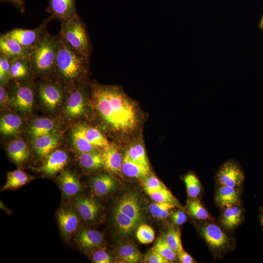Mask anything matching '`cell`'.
Wrapping results in <instances>:
<instances>
[{
  "label": "cell",
  "instance_id": "cell-19",
  "mask_svg": "<svg viewBox=\"0 0 263 263\" xmlns=\"http://www.w3.org/2000/svg\"><path fill=\"white\" fill-rule=\"evenodd\" d=\"M59 143L58 136L54 133L34 138L33 148L41 158L48 156Z\"/></svg>",
  "mask_w": 263,
  "mask_h": 263
},
{
  "label": "cell",
  "instance_id": "cell-33",
  "mask_svg": "<svg viewBox=\"0 0 263 263\" xmlns=\"http://www.w3.org/2000/svg\"><path fill=\"white\" fill-rule=\"evenodd\" d=\"M242 211L238 207L232 206L226 207L222 218V223L228 228L237 226L241 221Z\"/></svg>",
  "mask_w": 263,
  "mask_h": 263
},
{
  "label": "cell",
  "instance_id": "cell-18",
  "mask_svg": "<svg viewBox=\"0 0 263 263\" xmlns=\"http://www.w3.org/2000/svg\"><path fill=\"white\" fill-rule=\"evenodd\" d=\"M58 182L62 193L66 197L75 196L82 190V186L78 179L69 170H66L61 173Z\"/></svg>",
  "mask_w": 263,
  "mask_h": 263
},
{
  "label": "cell",
  "instance_id": "cell-17",
  "mask_svg": "<svg viewBox=\"0 0 263 263\" xmlns=\"http://www.w3.org/2000/svg\"><path fill=\"white\" fill-rule=\"evenodd\" d=\"M201 231L206 241L213 248L222 247L228 242L225 234L219 226L214 224H208L204 225Z\"/></svg>",
  "mask_w": 263,
  "mask_h": 263
},
{
  "label": "cell",
  "instance_id": "cell-36",
  "mask_svg": "<svg viewBox=\"0 0 263 263\" xmlns=\"http://www.w3.org/2000/svg\"><path fill=\"white\" fill-rule=\"evenodd\" d=\"M164 238L168 245L177 254L183 249L179 229L169 227Z\"/></svg>",
  "mask_w": 263,
  "mask_h": 263
},
{
  "label": "cell",
  "instance_id": "cell-15",
  "mask_svg": "<svg viewBox=\"0 0 263 263\" xmlns=\"http://www.w3.org/2000/svg\"><path fill=\"white\" fill-rule=\"evenodd\" d=\"M85 95L83 88L75 87L69 95L65 108L67 115L72 118L81 115L84 112Z\"/></svg>",
  "mask_w": 263,
  "mask_h": 263
},
{
  "label": "cell",
  "instance_id": "cell-38",
  "mask_svg": "<svg viewBox=\"0 0 263 263\" xmlns=\"http://www.w3.org/2000/svg\"><path fill=\"white\" fill-rule=\"evenodd\" d=\"M175 206L168 203L156 202L150 204L149 210L153 217L157 219L166 218L169 214V211Z\"/></svg>",
  "mask_w": 263,
  "mask_h": 263
},
{
  "label": "cell",
  "instance_id": "cell-24",
  "mask_svg": "<svg viewBox=\"0 0 263 263\" xmlns=\"http://www.w3.org/2000/svg\"><path fill=\"white\" fill-rule=\"evenodd\" d=\"M121 170L125 175L132 178L146 177L150 171V167H146L132 160L126 153L123 157Z\"/></svg>",
  "mask_w": 263,
  "mask_h": 263
},
{
  "label": "cell",
  "instance_id": "cell-45",
  "mask_svg": "<svg viewBox=\"0 0 263 263\" xmlns=\"http://www.w3.org/2000/svg\"><path fill=\"white\" fill-rule=\"evenodd\" d=\"M92 259L96 263H110L112 262V256L104 250H98L94 252Z\"/></svg>",
  "mask_w": 263,
  "mask_h": 263
},
{
  "label": "cell",
  "instance_id": "cell-23",
  "mask_svg": "<svg viewBox=\"0 0 263 263\" xmlns=\"http://www.w3.org/2000/svg\"><path fill=\"white\" fill-rule=\"evenodd\" d=\"M11 79L26 78L32 70L29 57H19L9 59Z\"/></svg>",
  "mask_w": 263,
  "mask_h": 263
},
{
  "label": "cell",
  "instance_id": "cell-4",
  "mask_svg": "<svg viewBox=\"0 0 263 263\" xmlns=\"http://www.w3.org/2000/svg\"><path fill=\"white\" fill-rule=\"evenodd\" d=\"M59 37L89 59L90 46L84 26L77 14L62 21Z\"/></svg>",
  "mask_w": 263,
  "mask_h": 263
},
{
  "label": "cell",
  "instance_id": "cell-31",
  "mask_svg": "<svg viewBox=\"0 0 263 263\" xmlns=\"http://www.w3.org/2000/svg\"><path fill=\"white\" fill-rule=\"evenodd\" d=\"M113 218L118 229L123 234H127L138 224L134 220L114 208Z\"/></svg>",
  "mask_w": 263,
  "mask_h": 263
},
{
  "label": "cell",
  "instance_id": "cell-42",
  "mask_svg": "<svg viewBox=\"0 0 263 263\" xmlns=\"http://www.w3.org/2000/svg\"><path fill=\"white\" fill-rule=\"evenodd\" d=\"M136 237L142 244H149L154 239L155 234L153 229L145 224L141 225L136 231Z\"/></svg>",
  "mask_w": 263,
  "mask_h": 263
},
{
  "label": "cell",
  "instance_id": "cell-29",
  "mask_svg": "<svg viewBox=\"0 0 263 263\" xmlns=\"http://www.w3.org/2000/svg\"><path fill=\"white\" fill-rule=\"evenodd\" d=\"M55 128V123L51 119L39 118L34 121L30 127L29 132L34 138H36L54 133Z\"/></svg>",
  "mask_w": 263,
  "mask_h": 263
},
{
  "label": "cell",
  "instance_id": "cell-12",
  "mask_svg": "<svg viewBox=\"0 0 263 263\" xmlns=\"http://www.w3.org/2000/svg\"><path fill=\"white\" fill-rule=\"evenodd\" d=\"M115 208L134 220L138 224L142 220L140 202L136 194L133 193H128L123 196Z\"/></svg>",
  "mask_w": 263,
  "mask_h": 263
},
{
  "label": "cell",
  "instance_id": "cell-22",
  "mask_svg": "<svg viewBox=\"0 0 263 263\" xmlns=\"http://www.w3.org/2000/svg\"><path fill=\"white\" fill-rule=\"evenodd\" d=\"M7 150L10 157L18 164L24 162L30 156L28 147L21 139L12 141L8 145Z\"/></svg>",
  "mask_w": 263,
  "mask_h": 263
},
{
  "label": "cell",
  "instance_id": "cell-47",
  "mask_svg": "<svg viewBox=\"0 0 263 263\" xmlns=\"http://www.w3.org/2000/svg\"><path fill=\"white\" fill-rule=\"evenodd\" d=\"M171 218L173 223L177 225H182L187 220L185 213L182 210H177L172 213Z\"/></svg>",
  "mask_w": 263,
  "mask_h": 263
},
{
  "label": "cell",
  "instance_id": "cell-44",
  "mask_svg": "<svg viewBox=\"0 0 263 263\" xmlns=\"http://www.w3.org/2000/svg\"><path fill=\"white\" fill-rule=\"evenodd\" d=\"M144 186L146 192L160 190L166 188L154 175H150L146 177L144 181Z\"/></svg>",
  "mask_w": 263,
  "mask_h": 263
},
{
  "label": "cell",
  "instance_id": "cell-13",
  "mask_svg": "<svg viewBox=\"0 0 263 263\" xmlns=\"http://www.w3.org/2000/svg\"><path fill=\"white\" fill-rule=\"evenodd\" d=\"M34 99L33 88L28 84L16 88L11 97V103L17 109L26 113L32 108Z\"/></svg>",
  "mask_w": 263,
  "mask_h": 263
},
{
  "label": "cell",
  "instance_id": "cell-43",
  "mask_svg": "<svg viewBox=\"0 0 263 263\" xmlns=\"http://www.w3.org/2000/svg\"><path fill=\"white\" fill-rule=\"evenodd\" d=\"M10 78L9 59L0 54V84L4 85Z\"/></svg>",
  "mask_w": 263,
  "mask_h": 263
},
{
  "label": "cell",
  "instance_id": "cell-10",
  "mask_svg": "<svg viewBox=\"0 0 263 263\" xmlns=\"http://www.w3.org/2000/svg\"><path fill=\"white\" fill-rule=\"evenodd\" d=\"M33 47L23 46L14 39L2 35L0 38V54L9 59L29 57Z\"/></svg>",
  "mask_w": 263,
  "mask_h": 263
},
{
  "label": "cell",
  "instance_id": "cell-2",
  "mask_svg": "<svg viewBox=\"0 0 263 263\" xmlns=\"http://www.w3.org/2000/svg\"><path fill=\"white\" fill-rule=\"evenodd\" d=\"M58 49L54 71L68 82L80 78L86 71L89 59L57 36Z\"/></svg>",
  "mask_w": 263,
  "mask_h": 263
},
{
  "label": "cell",
  "instance_id": "cell-5",
  "mask_svg": "<svg viewBox=\"0 0 263 263\" xmlns=\"http://www.w3.org/2000/svg\"><path fill=\"white\" fill-rule=\"evenodd\" d=\"M79 214L74 207L64 206L57 212V220L63 238L69 240L76 230L79 223Z\"/></svg>",
  "mask_w": 263,
  "mask_h": 263
},
{
  "label": "cell",
  "instance_id": "cell-26",
  "mask_svg": "<svg viewBox=\"0 0 263 263\" xmlns=\"http://www.w3.org/2000/svg\"><path fill=\"white\" fill-rule=\"evenodd\" d=\"M22 124V120L18 115L5 114L0 119V132L5 135L14 134L19 131Z\"/></svg>",
  "mask_w": 263,
  "mask_h": 263
},
{
  "label": "cell",
  "instance_id": "cell-21",
  "mask_svg": "<svg viewBox=\"0 0 263 263\" xmlns=\"http://www.w3.org/2000/svg\"><path fill=\"white\" fill-rule=\"evenodd\" d=\"M94 192L99 196L108 195L116 187L114 178L108 174H101L93 178L91 182Z\"/></svg>",
  "mask_w": 263,
  "mask_h": 263
},
{
  "label": "cell",
  "instance_id": "cell-20",
  "mask_svg": "<svg viewBox=\"0 0 263 263\" xmlns=\"http://www.w3.org/2000/svg\"><path fill=\"white\" fill-rule=\"evenodd\" d=\"M102 155L104 166L108 169L114 173L121 170L123 158L114 145L109 144L103 148Z\"/></svg>",
  "mask_w": 263,
  "mask_h": 263
},
{
  "label": "cell",
  "instance_id": "cell-52",
  "mask_svg": "<svg viewBox=\"0 0 263 263\" xmlns=\"http://www.w3.org/2000/svg\"><path fill=\"white\" fill-rule=\"evenodd\" d=\"M261 222H262V224L263 226V213L262 214V215H261Z\"/></svg>",
  "mask_w": 263,
  "mask_h": 263
},
{
  "label": "cell",
  "instance_id": "cell-30",
  "mask_svg": "<svg viewBox=\"0 0 263 263\" xmlns=\"http://www.w3.org/2000/svg\"><path fill=\"white\" fill-rule=\"evenodd\" d=\"M30 177L23 171L17 169L7 174V180L1 190L20 187L30 181Z\"/></svg>",
  "mask_w": 263,
  "mask_h": 263
},
{
  "label": "cell",
  "instance_id": "cell-39",
  "mask_svg": "<svg viewBox=\"0 0 263 263\" xmlns=\"http://www.w3.org/2000/svg\"><path fill=\"white\" fill-rule=\"evenodd\" d=\"M184 182L188 196L193 198L198 197L201 192V183L196 176L188 174L184 178Z\"/></svg>",
  "mask_w": 263,
  "mask_h": 263
},
{
  "label": "cell",
  "instance_id": "cell-51",
  "mask_svg": "<svg viewBox=\"0 0 263 263\" xmlns=\"http://www.w3.org/2000/svg\"><path fill=\"white\" fill-rule=\"evenodd\" d=\"M258 27L260 30H263V15L258 24Z\"/></svg>",
  "mask_w": 263,
  "mask_h": 263
},
{
  "label": "cell",
  "instance_id": "cell-8",
  "mask_svg": "<svg viewBox=\"0 0 263 263\" xmlns=\"http://www.w3.org/2000/svg\"><path fill=\"white\" fill-rule=\"evenodd\" d=\"M73 205L80 217L87 222L94 220L99 214L101 209L99 203L94 198L89 197H76Z\"/></svg>",
  "mask_w": 263,
  "mask_h": 263
},
{
  "label": "cell",
  "instance_id": "cell-28",
  "mask_svg": "<svg viewBox=\"0 0 263 263\" xmlns=\"http://www.w3.org/2000/svg\"><path fill=\"white\" fill-rule=\"evenodd\" d=\"M78 160L81 166L87 169L96 170L104 166L102 154L96 151L80 152Z\"/></svg>",
  "mask_w": 263,
  "mask_h": 263
},
{
  "label": "cell",
  "instance_id": "cell-16",
  "mask_svg": "<svg viewBox=\"0 0 263 263\" xmlns=\"http://www.w3.org/2000/svg\"><path fill=\"white\" fill-rule=\"evenodd\" d=\"M79 245L85 249H91L100 246L104 242V237L97 230L83 228L79 230L75 236Z\"/></svg>",
  "mask_w": 263,
  "mask_h": 263
},
{
  "label": "cell",
  "instance_id": "cell-32",
  "mask_svg": "<svg viewBox=\"0 0 263 263\" xmlns=\"http://www.w3.org/2000/svg\"><path fill=\"white\" fill-rule=\"evenodd\" d=\"M72 140L74 147L80 152L96 151L95 147L83 135L76 127L72 132Z\"/></svg>",
  "mask_w": 263,
  "mask_h": 263
},
{
  "label": "cell",
  "instance_id": "cell-48",
  "mask_svg": "<svg viewBox=\"0 0 263 263\" xmlns=\"http://www.w3.org/2000/svg\"><path fill=\"white\" fill-rule=\"evenodd\" d=\"M180 261L182 263H194L192 257L183 249L177 254Z\"/></svg>",
  "mask_w": 263,
  "mask_h": 263
},
{
  "label": "cell",
  "instance_id": "cell-49",
  "mask_svg": "<svg viewBox=\"0 0 263 263\" xmlns=\"http://www.w3.org/2000/svg\"><path fill=\"white\" fill-rule=\"evenodd\" d=\"M1 1L8 2L17 8H18L21 12L24 11V0H0Z\"/></svg>",
  "mask_w": 263,
  "mask_h": 263
},
{
  "label": "cell",
  "instance_id": "cell-7",
  "mask_svg": "<svg viewBox=\"0 0 263 263\" xmlns=\"http://www.w3.org/2000/svg\"><path fill=\"white\" fill-rule=\"evenodd\" d=\"M48 20L38 27L33 29L15 28L4 35L12 38L21 45L33 47L46 32L45 28Z\"/></svg>",
  "mask_w": 263,
  "mask_h": 263
},
{
  "label": "cell",
  "instance_id": "cell-40",
  "mask_svg": "<svg viewBox=\"0 0 263 263\" xmlns=\"http://www.w3.org/2000/svg\"><path fill=\"white\" fill-rule=\"evenodd\" d=\"M152 249L170 262L174 261L176 258L177 254L168 245L164 238L158 239Z\"/></svg>",
  "mask_w": 263,
  "mask_h": 263
},
{
  "label": "cell",
  "instance_id": "cell-9",
  "mask_svg": "<svg viewBox=\"0 0 263 263\" xmlns=\"http://www.w3.org/2000/svg\"><path fill=\"white\" fill-rule=\"evenodd\" d=\"M46 10L51 19L62 21L76 14L75 0H48Z\"/></svg>",
  "mask_w": 263,
  "mask_h": 263
},
{
  "label": "cell",
  "instance_id": "cell-3",
  "mask_svg": "<svg viewBox=\"0 0 263 263\" xmlns=\"http://www.w3.org/2000/svg\"><path fill=\"white\" fill-rule=\"evenodd\" d=\"M57 49V37L46 32L32 47L29 57L32 70L39 74L54 71Z\"/></svg>",
  "mask_w": 263,
  "mask_h": 263
},
{
  "label": "cell",
  "instance_id": "cell-6",
  "mask_svg": "<svg viewBox=\"0 0 263 263\" xmlns=\"http://www.w3.org/2000/svg\"><path fill=\"white\" fill-rule=\"evenodd\" d=\"M217 178L221 186L235 188L241 185L244 177L242 170L237 164L229 161L220 168Z\"/></svg>",
  "mask_w": 263,
  "mask_h": 263
},
{
  "label": "cell",
  "instance_id": "cell-1",
  "mask_svg": "<svg viewBox=\"0 0 263 263\" xmlns=\"http://www.w3.org/2000/svg\"><path fill=\"white\" fill-rule=\"evenodd\" d=\"M92 98L99 115L112 129L128 133L136 127V109L118 87L95 85L93 87Z\"/></svg>",
  "mask_w": 263,
  "mask_h": 263
},
{
  "label": "cell",
  "instance_id": "cell-34",
  "mask_svg": "<svg viewBox=\"0 0 263 263\" xmlns=\"http://www.w3.org/2000/svg\"><path fill=\"white\" fill-rule=\"evenodd\" d=\"M117 253L119 258L126 263H138L141 259L140 252L131 244H126L120 246Z\"/></svg>",
  "mask_w": 263,
  "mask_h": 263
},
{
  "label": "cell",
  "instance_id": "cell-14",
  "mask_svg": "<svg viewBox=\"0 0 263 263\" xmlns=\"http://www.w3.org/2000/svg\"><path fill=\"white\" fill-rule=\"evenodd\" d=\"M68 160L67 153L61 150L52 152L39 170L45 174L52 176L62 170L66 165Z\"/></svg>",
  "mask_w": 263,
  "mask_h": 263
},
{
  "label": "cell",
  "instance_id": "cell-25",
  "mask_svg": "<svg viewBox=\"0 0 263 263\" xmlns=\"http://www.w3.org/2000/svg\"><path fill=\"white\" fill-rule=\"evenodd\" d=\"M85 137L95 147L104 148L109 143L104 135L96 128L81 124L77 126Z\"/></svg>",
  "mask_w": 263,
  "mask_h": 263
},
{
  "label": "cell",
  "instance_id": "cell-37",
  "mask_svg": "<svg viewBox=\"0 0 263 263\" xmlns=\"http://www.w3.org/2000/svg\"><path fill=\"white\" fill-rule=\"evenodd\" d=\"M147 193L154 202L168 203L174 206L178 205V202L176 199L167 188L160 190L148 192Z\"/></svg>",
  "mask_w": 263,
  "mask_h": 263
},
{
  "label": "cell",
  "instance_id": "cell-27",
  "mask_svg": "<svg viewBox=\"0 0 263 263\" xmlns=\"http://www.w3.org/2000/svg\"><path fill=\"white\" fill-rule=\"evenodd\" d=\"M216 199L220 206L228 207L238 201L239 194L235 188L221 186L217 191Z\"/></svg>",
  "mask_w": 263,
  "mask_h": 263
},
{
  "label": "cell",
  "instance_id": "cell-46",
  "mask_svg": "<svg viewBox=\"0 0 263 263\" xmlns=\"http://www.w3.org/2000/svg\"><path fill=\"white\" fill-rule=\"evenodd\" d=\"M145 262L148 263H169L170 262L151 249L145 257Z\"/></svg>",
  "mask_w": 263,
  "mask_h": 263
},
{
  "label": "cell",
  "instance_id": "cell-41",
  "mask_svg": "<svg viewBox=\"0 0 263 263\" xmlns=\"http://www.w3.org/2000/svg\"><path fill=\"white\" fill-rule=\"evenodd\" d=\"M187 207L190 213L195 218L200 220L209 219V215L199 200H192L188 204Z\"/></svg>",
  "mask_w": 263,
  "mask_h": 263
},
{
  "label": "cell",
  "instance_id": "cell-50",
  "mask_svg": "<svg viewBox=\"0 0 263 263\" xmlns=\"http://www.w3.org/2000/svg\"><path fill=\"white\" fill-rule=\"evenodd\" d=\"M8 100V93L3 85L0 86V102L1 106L5 105Z\"/></svg>",
  "mask_w": 263,
  "mask_h": 263
},
{
  "label": "cell",
  "instance_id": "cell-35",
  "mask_svg": "<svg viewBox=\"0 0 263 263\" xmlns=\"http://www.w3.org/2000/svg\"><path fill=\"white\" fill-rule=\"evenodd\" d=\"M126 153L133 161L150 167L145 148L141 143H137L131 146Z\"/></svg>",
  "mask_w": 263,
  "mask_h": 263
},
{
  "label": "cell",
  "instance_id": "cell-11",
  "mask_svg": "<svg viewBox=\"0 0 263 263\" xmlns=\"http://www.w3.org/2000/svg\"><path fill=\"white\" fill-rule=\"evenodd\" d=\"M38 94L43 104L51 110L56 109L61 103L63 97L61 87L54 83L39 84Z\"/></svg>",
  "mask_w": 263,
  "mask_h": 263
}]
</instances>
